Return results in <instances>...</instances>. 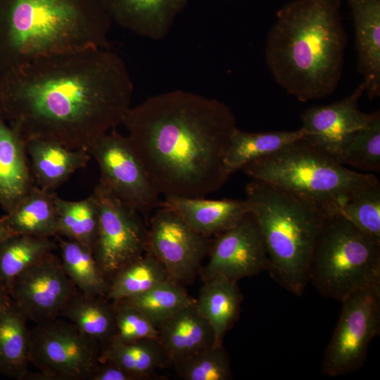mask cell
Instances as JSON below:
<instances>
[{
	"instance_id": "30",
	"label": "cell",
	"mask_w": 380,
	"mask_h": 380,
	"mask_svg": "<svg viewBox=\"0 0 380 380\" xmlns=\"http://www.w3.org/2000/svg\"><path fill=\"white\" fill-rule=\"evenodd\" d=\"M56 248L57 241L51 237L11 235L0 245V281L9 292L18 275Z\"/></svg>"
},
{
	"instance_id": "38",
	"label": "cell",
	"mask_w": 380,
	"mask_h": 380,
	"mask_svg": "<svg viewBox=\"0 0 380 380\" xmlns=\"http://www.w3.org/2000/svg\"><path fill=\"white\" fill-rule=\"evenodd\" d=\"M12 298L5 285L0 281V310L6 306Z\"/></svg>"
},
{
	"instance_id": "26",
	"label": "cell",
	"mask_w": 380,
	"mask_h": 380,
	"mask_svg": "<svg viewBox=\"0 0 380 380\" xmlns=\"http://www.w3.org/2000/svg\"><path fill=\"white\" fill-rule=\"evenodd\" d=\"M306 134L303 127L293 131L259 132H246L237 127L231 137L225 155L227 172L231 175L249 163L272 154Z\"/></svg>"
},
{
	"instance_id": "21",
	"label": "cell",
	"mask_w": 380,
	"mask_h": 380,
	"mask_svg": "<svg viewBox=\"0 0 380 380\" xmlns=\"http://www.w3.org/2000/svg\"><path fill=\"white\" fill-rule=\"evenodd\" d=\"M158 331V339L172 365L215 344L213 331L198 312L195 302L166 320Z\"/></svg>"
},
{
	"instance_id": "15",
	"label": "cell",
	"mask_w": 380,
	"mask_h": 380,
	"mask_svg": "<svg viewBox=\"0 0 380 380\" xmlns=\"http://www.w3.org/2000/svg\"><path fill=\"white\" fill-rule=\"evenodd\" d=\"M364 92L365 84L362 82L353 93L339 101L303 110L300 120L301 127L307 132L304 139L341 163L346 146L379 112L365 113L359 109V99Z\"/></svg>"
},
{
	"instance_id": "3",
	"label": "cell",
	"mask_w": 380,
	"mask_h": 380,
	"mask_svg": "<svg viewBox=\"0 0 380 380\" xmlns=\"http://www.w3.org/2000/svg\"><path fill=\"white\" fill-rule=\"evenodd\" d=\"M341 0H293L277 13L265 61L275 82L301 102L334 93L341 80L347 34Z\"/></svg>"
},
{
	"instance_id": "12",
	"label": "cell",
	"mask_w": 380,
	"mask_h": 380,
	"mask_svg": "<svg viewBox=\"0 0 380 380\" xmlns=\"http://www.w3.org/2000/svg\"><path fill=\"white\" fill-rule=\"evenodd\" d=\"M146 252L165 267L171 280L184 286L202 270L211 245L209 237L193 229L173 209L160 205L148 223Z\"/></svg>"
},
{
	"instance_id": "4",
	"label": "cell",
	"mask_w": 380,
	"mask_h": 380,
	"mask_svg": "<svg viewBox=\"0 0 380 380\" xmlns=\"http://www.w3.org/2000/svg\"><path fill=\"white\" fill-rule=\"evenodd\" d=\"M100 0H0V73L36 58L110 47Z\"/></svg>"
},
{
	"instance_id": "19",
	"label": "cell",
	"mask_w": 380,
	"mask_h": 380,
	"mask_svg": "<svg viewBox=\"0 0 380 380\" xmlns=\"http://www.w3.org/2000/svg\"><path fill=\"white\" fill-rule=\"evenodd\" d=\"M161 205L176 211L196 232L210 237L234 226L250 211L246 200L165 196Z\"/></svg>"
},
{
	"instance_id": "24",
	"label": "cell",
	"mask_w": 380,
	"mask_h": 380,
	"mask_svg": "<svg viewBox=\"0 0 380 380\" xmlns=\"http://www.w3.org/2000/svg\"><path fill=\"white\" fill-rule=\"evenodd\" d=\"M56 196L34 185L13 210L1 217L2 221L13 235L56 236Z\"/></svg>"
},
{
	"instance_id": "5",
	"label": "cell",
	"mask_w": 380,
	"mask_h": 380,
	"mask_svg": "<svg viewBox=\"0 0 380 380\" xmlns=\"http://www.w3.org/2000/svg\"><path fill=\"white\" fill-rule=\"evenodd\" d=\"M260 230L270 260L268 272L280 286L300 296L326 214L272 184L253 179L246 199Z\"/></svg>"
},
{
	"instance_id": "14",
	"label": "cell",
	"mask_w": 380,
	"mask_h": 380,
	"mask_svg": "<svg viewBox=\"0 0 380 380\" xmlns=\"http://www.w3.org/2000/svg\"><path fill=\"white\" fill-rule=\"evenodd\" d=\"M78 291L52 253L18 275L9 293L29 321L39 323L59 317Z\"/></svg>"
},
{
	"instance_id": "18",
	"label": "cell",
	"mask_w": 380,
	"mask_h": 380,
	"mask_svg": "<svg viewBox=\"0 0 380 380\" xmlns=\"http://www.w3.org/2000/svg\"><path fill=\"white\" fill-rule=\"evenodd\" d=\"M34 185L25 142L0 113V206L10 212Z\"/></svg>"
},
{
	"instance_id": "28",
	"label": "cell",
	"mask_w": 380,
	"mask_h": 380,
	"mask_svg": "<svg viewBox=\"0 0 380 380\" xmlns=\"http://www.w3.org/2000/svg\"><path fill=\"white\" fill-rule=\"evenodd\" d=\"M56 237L62 267L77 290L87 296H106L109 281L99 267L91 250L79 242Z\"/></svg>"
},
{
	"instance_id": "31",
	"label": "cell",
	"mask_w": 380,
	"mask_h": 380,
	"mask_svg": "<svg viewBox=\"0 0 380 380\" xmlns=\"http://www.w3.org/2000/svg\"><path fill=\"white\" fill-rule=\"evenodd\" d=\"M56 205L57 236L79 242L92 251L99 222V207L95 194L92 192L80 201H68L56 196Z\"/></svg>"
},
{
	"instance_id": "9",
	"label": "cell",
	"mask_w": 380,
	"mask_h": 380,
	"mask_svg": "<svg viewBox=\"0 0 380 380\" xmlns=\"http://www.w3.org/2000/svg\"><path fill=\"white\" fill-rule=\"evenodd\" d=\"M87 151L99 167V182L138 211L148 224L150 214L161 205L162 201L129 137L113 128L98 138Z\"/></svg>"
},
{
	"instance_id": "32",
	"label": "cell",
	"mask_w": 380,
	"mask_h": 380,
	"mask_svg": "<svg viewBox=\"0 0 380 380\" xmlns=\"http://www.w3.org/2000/svg\"><path fill=\"white\" fill-rule=\"evenodd\" d=\"M140 310L157 328L184 308L194 303L184 286L168 279L146 293L120 301Z\"/></svg>"
},
{
	"instance_id": "13",
	"label": "cell",
	"mask_w": 380,
	"mask_h": 380,
	"mask_svg": "<svg viewBox=\"0 0 380 380\" xmlns=\"http://www.w3.org/2000/svg\"><path fill=\"white\" fill-rule=\"evenodd\" d=\"M208 254V262L200 273L203 281L220 277L237 282L270 267L260 230L250 211L234 226L215 236Z\"/></svg>"
},
{
	"instance_id": "35",
	"label": "cell",
	"mask_w": 380,
	"mask_h": 380,
	"mask_svg": "<svg viewBox=\"0 0 380 380\" xmlns=\"http://www.w3.org/2000/svg\"><path fill=\"white\" fill-rule=\"evenodd\" d=\"M337 214L364 232L380 239V183L358 191Z\"/></svg>"
},
{
	"instance_id": "25",
	"label": "cell",
	"mask_w": 380,
	"mask_h": 380,
	"mask_svg": "<svg viewBox=\"0 0 380 380\" xmlns=\"http://www.w3.org/2000/svg\"><path fill=\"white\" fill-rule=\"evenodd\" d=\"M60 316L73 324L86 338L97 343L101 352L112 341L115 328V307L106 296H91L78 291L68 302Z\"/></svg>"
},
{
	"instance_id": "8",
	"label": "cell",
	"mask_w": 380,
	"mask_h": 380,
	"mask_svg": "<svg viewBox=\"0 0 380 380\" xmlns=\"http://www.w3.org/2000/svg\"><path fill=\"white\" fill-rule=\"evenodd\" d=\"M101 347L59 317L30 329V364L39 372L24 380H89L100 361Z\"/></svg>"
},
{
	"instance_id": "10",
	"label": "cell",
	"mask_w": 380,
	"mask_h": 380,
	"mask_svg": "<svg viewBox=\"0 0 380 380\" xmlns=\"http://www.w3.org/2000/svg\"><path fill=\"white\" fill-rule=\"evenodd\" d=\"M93 193L99 207V222L93 255L105 277L113 276L146 252L148 224L135 209L99 182Z\"/></svg>"
},
{
	"instance_id": "16",
	"label": "cell",
	"mask_w": 380,
	"mask_h": 380,
	"mask_svg": "<svg viewBox=\"0 0 380 380\" xmlns=\"http://www.w3.org/2000/svg\"><path fill=\"white\" fill-rule=\"evenodd\" d=\"M189 0H100L113 22L141 37L160 40Z\"/></svg>"
},
{
	"instance_id": "29",
	"label": "cell",
	"mask_w": 380,
	"mask_h": 380,
	"mask_svg": "<svg viewBox=\"0 0 380 380\" xmlns=\"http://www.w3.org/2000/svg\"><path fill=\"white\" fill-rule=\"evenodd\" d=\"M168 279H171L163 265L146 252L113 276L106 297L113 302L133 298Z\"/></svg>"
},
{
	"instance_id": "36",
	"label": "cell",
	"mask_w": 380,
	"mask_h": 380,
	"mask_svg": "<svg viewBox=\"0 0 380 380\" xmlns=\"http://www.w3.org/2000/svg\"><path fill=\"white\" fill-rule=\"evenodd\" d=\"M113 303L115 328L111 342L131 343L144 338H158V329L140 310L121 302Z\"/></svg>"
},
{
	"instance_id": "1",
	"label": "cell",
	"mask_w": 380,
	"mask_h": 380,
	"mask_svg": "<svg viewBox=\"0 0 380 380\" xmlns=\"http://www.w3.org/2000/svg\"><path fill=\"white\" fill-rule=\"evenodd\" d=\"M133 91L110 46L53 54L0 73V113L25 142L87 150L122 122Z\"/></svg>"
},
{
	"instance_id": "27",
	"label": "cell",
	"mask_w": 380,
	"mask_h": 380,
	"mask_svg": "<svg viewBox=\"0 0 380 380\" xmlns=\"http://www.w3.org/2000/svg\"><path fill=\"white\" fill-rule=\"evenodd\" d=\"M100 360L118 365L139 380L161 379L156 371L172 365L158 338L131 343L111 342L102 350Z\"/></svg>"
},
{
	"instance_id": "6",
	"label": "cell",
	"mask_w": 380,
	"mask_h": 380,
	"mask_svg": "<svg viewBox=\"0 0 380 380\" xmlns=\"http://www.w3.org/2000/svg\"><path fill=\"white\" fill-rule=\"evenodd\" d=\"M241 170L312 205L327 216L358 191L379 183L372 174L346 167L308 142L295 141L277 152L246 165Z\"/></svg>"
},
{
	"instance_id": "39",
	"label": "cell",
	"mask_w": 380,
	"mask_h": 380,
	"mask_svg": "<svg viewBox=\"0 0 380 380\" xmlns=\"http://www.w3.org/2000/svg\"><path fill=\"white\" fill-rule=\"evenodd\" d=\"M12 233L8 229L4 223L2 221L1 217H0V245L8 237L11 236Z\"/></svg>"
},
{
	"instance_id": "37",
	"label": "cell",
	"mask_w": 380,
	"mask_h": 380,
	"mask_svg": "<svg viewBox=\"0 0 380 380\" xmlns=\"http://www.w3.org/2000/svg\"><path fill=\"white\" fill-rule=\"evenodd\" d=\"M89 380H139V379L111 361L100 360Z\"/></svg>"
},
{
	"instance_id": "17",
	"label": "cell",
	"mask_w": 380,
	"mask_h": 380,
	"mask_svg": "<svg viewBox=\"0 0 380 380\" xmlns=\"http://www.w3.org/2000/svg\"><path fill=\"white\" fill-rule=\"evenodd\" d=\"M353 21L358 72L370 99L380 95V0H348Z\"/></svg>"
},
{
	"instance_id": "2",
	"label": "cell",
	"mask_w": 380,
	"mask_h": 380,
	"mask_svg": "<svg viewBox=\"0 0 380 380\" xmlns=\"http://www.w3.org/2000/svg\"><path fill=\"white\" fill-rule=\"evenodd\" d=\"M122 123L159 195L205 198L229 178L224 158L237 126L225 103L171 90L131 106Z\"/></svg>"
},
{
	"instance_id": "23",
	"label": "cell",
	"mask_w": 380,
	"mask_h": 380,
	"mask_svg": "<svg viewBox=\"0 0 380 380\" xmlns=\"http://www.w3.org/2000/svg\"><path fill=\"white\" fill-rule=\"evenodd\" d=\"M29 319L11 301L0 310V374L24 380L30 364Z\"/></svg>"
},
{
	"instance_id": "11",
	"label": "cell",
	"mask_w": 380,
	"mask_h": 380,
	"mask_svg": "<svg viewBox=\"0 0 380 380\" xmlns=\"http://www.w3.org/2000/svg\"><path fill=\"white\" fill-rule=\"evenodd\" d=\"M342 310L322 365L329 376L345 375L364 365L368 347L380 331V289L355 291Z\"/></svg>"
},
{
	"instance_id": "22",
	"label": "cell",
	"mask_w": 380,
	"mask_h": 380,
	"mask_svg": "<svg viewBox=\"0 0 380 380\" xmlns=\"http://www.w3.org/2000/svg\"><path fill=\"white\" fill-rule=\"evenodd\" d=\"M243 296L237 282L224 277L203 281L195 305L199 314L209 323L215 344H223L226 333L237 322Z\"/></svg>"
},
{
	"instance_id": "7",
	"label": "cell",
	"mask_w": 380,
	"mask_h": 380,
	"mask_svg": "<svg viewBox=\"0 0 380 380\" xmlns=\"http://www.w3.org/2000/svg\"><path fill=\"white\" fill-rule=\"evenodd\" d=\"M308 280L340 302L353 293L380 289V239L338 214L326 217L315 244Z\"/></svg>"
},
{
	"instance_id": "33",
	"label": "cell",
	"mask_w": 380,
	"mask_h": 380,
	"mask_svg": "<svg viewBox=\"0 0 380 380\" xmlns=\"http://www.w3.org/2000/svg\"><path fill=\"white\" fill-rule=\"evenodd\" d=\"M183 380H229L232 370L223 344H213L172 364Z\"/></svg>"
},
{
	"instance_id": "34",
	"label": "cell",
	"mask_w": 380,
	"mask_h": 380,
	"mask_svg": "<svg viewBox=\"0 0 380 380\" xmlns=\"http://www.w3.org/2000/svg\"><path fill=\"white\" fill-rule=\"evenodd\" d=\"M341 163L365 171L380 170V112L346 146Z\"/></svg>"
},
{
	"instance_id": "20",
	"label": "cell",
	"mask_w": 380,
	"mask_h": 380,
	"mask_svg": "<svg viewBox=\"0 0 380 380\" xmlns=\"http://www.w3.org/2000/svg\"><path fill=\"white\" fill-rule=\"evenodd\" d=\"M25 147L35 185L46 191L62 185L91 158L87 149H72L47 140H30Z\"/></svg>"
}]
</instances>
